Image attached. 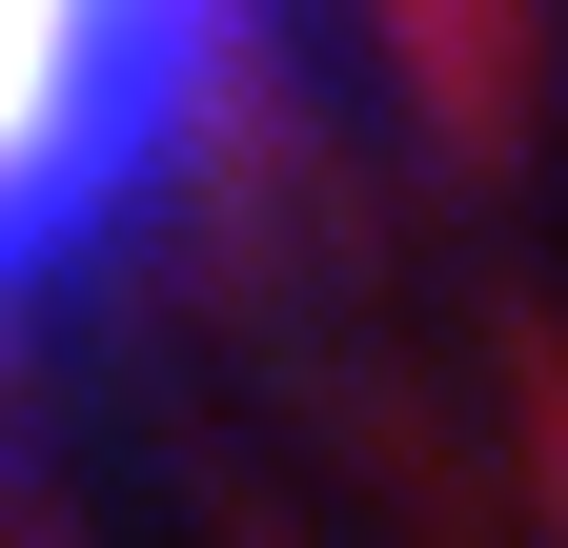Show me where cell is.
<instances>
[{"mask_svg":"<svg viewBox=\"0 0 568 548\" xmlns=\"http://www.w3.org/2000/svg\"><path fill=\"white\" fill-rule=\"evenodd\" d=\"M244 0H0V264H41L102 183L163 163Z\"/></svg>","mask_w":568,"mask_h":548,"instance_id":"6da1fadb","label":"cell"}]
</instances>
